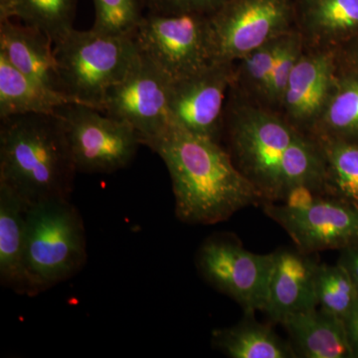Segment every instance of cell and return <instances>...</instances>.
I'll list each match as a JSON object with an SVG mask.
<instances>
[{
    "instance_id": "9",
    "label": "cell",
    "mask_w": 358,
    "mask_h": 358,
    "mask_svg": "<svg viewBox=\"0 0 358 358\" xmlns=\"http://www.w3.org/2000/svg\"><path fill=\"white\" fill-rule=\"evenodd\" d=\"M272 263V253H252L228 234L207 238L196 256L205 281L237 301L245 313L263 312Z\"/></svg>"
},
{
    "instance_id": "28",
    "label": "cell",
    "mask_w": 358,
    "mask_h": 358,
    "mask_svg": "<svg viewBox=\"0 0 358 358\" xmlns=\"http://www.w3.org/2000/svg\"><path fill=\"white\" fill-rule=\"evenodd\" d=\"M229 0H143L148 13L162 15L199 14L209 16Z\"/></svg>"
},
{
    "instance_id": "21",
    "label": "cell",
    "mask_w": 358,
    "mask_h": 358,
    "mask_svg": "<svg viewBox=\"0 0 358 358\" xmlns=\"http://www.w3.org/2000/svg\"><path fill=\"white\" fill-rule=\"evenodd\" d=\"M313 136L358 143V69L341 71Z\"/></svg>"
},
{
    "instance_id": "25",
    "label": "cell",
    "mask_w": 358,
    "mask_h": 358,
    "mask_svg": "<svg viewBox=\"0 0 358 358\" xmlns=\"http://www.w3.org/2000/svg\"><path fill=\"white\" fill-rule=\"evenodd\" d=\"M281 38L282 36L268 42L237 61V65L235 63V80L232 87L238 93L263 103Z\"/></svg>"
},
{
    "instance_id": "1",
    "label": "cell",
    "mask_w": 358,
    "mask_h": 358,
    "mask_svg": "<svg viewBox=\"0 0 358 358\" xmlns=\"http://www.w3.org/2000/svg\"><path fill=\"white\" fill-rule=\"evenodd\" d=\"M223 136L237 169L264 202L282 201L298 185L324 194V159L317 138L233 87L224 113Z\"/></svg>"
},
{
    "instance_id": "27",
    "label": "cell",
    "mask_w": 358,
    "mask_h": 358,
    "mask_svg": "<svg viewBox=\"0 0 358 358\" xmlns=\"http://www.w3.org/2000/svg\"><path fill=\"white\" fill-rule=\"evenodd\" d=\"M303 39L296 28L282 36L268 78L263 105L273 110L279 109L292 71L303 53Z\"/></svg>"
},
{
    "instance_id": "31",
    "label": "cell",
    "mask_w": 358,
    "mask_h": 358,
    "mask_svg": "<svg viewBox=\"0 0 358 358\" xmlns=\"http://www.w3.org/2000/svg\"><path fill=\"white\" fill-rule=\"evenodd\" d=\"M345 57L352 63L353 67L358 69V39L355 40V44L350 51H348V54H346Z\"/></svg>"
},
{
    "instance_id": "14",
    "label": "cell",
    "mask_w": 358,
    "mask_h": 358,
    "mask_svg": "<svg viewBox=\"0 0 358 358\" xmlns=\"http://www.w3.org/2000/svg\"><path fill=\"white\" fill-rule=\"evenodd\" d=\"M272 255L263 310L268 319L281 324L289 315L319 307L315 287L320 263L315 254L294 247L277 250Z\"/></svg>"
},
{
    "instance_id": "11",
    "label": "cell",
    "mask_w": 358,
    "mask_h": 358,
    "mask_svg": "<svg viewBox=\"0 0 358 358\" xmlns=\"http://www.w3.org/2000/svg\"><path fill=\"white\" fill-rule=\"evenodd\" d=\"M234 80L235 63H213L197 74L171 83V124L220 143L226 103Z\"/></svg>"
},
{
    "instance_id": "12",
    "label": "cell",
    "mask_w": 358,
    "mask_h": 358,
    "mask_svg": "<svg viewBox=\"0 0 358 358\" xmlns=\"http://www.w3.org/2000/svg\"><path fill=\"white\" fill-rule=\"evenodd\" d=\"M266 215L288 233L296 248L315 254L343 250L358 244V210L333 197L322 195L312 205L293 209L264 202Z\"/></svg>"
},
{
    "instance_id": "8",
    "label": "cell",
    "mask_w": 358,
    "mask_h": 358,
    "mask_svg": "<svg viewBox=\"0 0 358 358\" xmlns=\"http://www.w3.org/2000/svg\"><path fill=\"white\" fill-rule=\"evenodd\" d=\"M208 31V16L148 13L134 39L141 53L173 83L215 63Z\"/></svg>"
},
{
    "instance_id": "20",
    "label": "cell",
    "mask_w": 358,
    "mask_h": 358,
    "mask_svg": "<svg viewBox=\"0 0 358 358\" xmlns=\"http://www.w3.org/2000/svg\"><path fill=\"white\" fill-rule=\"evenodd\" d=\"M212 345L232 358H296L293 348L282 341L270 324L257 322L254 313L235 326L215 329Z\"/></svg>"
},
{
    "instance_id": "4",
    "label": "cell",
    "mask_w": 358,
    "mask_h": 358,
    "mask_svg": "<svg viewBox=\"0 0 358 358\" xmlns=\"http://www.w3.org/2000/svg\"><path fill=\"white\" fill-rule=\"evenodd\" d=\"M87 258L83 217L71 199L49 200L28 208L24 254L28 296L75 277Z\"/></svg>"
},
{
    "instance_id": "17",
    "label": "cell",
    "mask_w": 358,
    "mask_h": 358,
    "mask_svg": "<svg viewBox=\"0 0 358 358\" xmlns=\"http://www.w3.org/2000/svg\"><path fill=\"white\" fill-rule=\"evenodd\" d=\"M281 324L289 334L296 357H355L345 320L322 308L294 313Z\"/></svg>"
},
{
    "instance_id": "19",
    "label": "cell",
    "mask_w": 358,
    "mask_h": 358,
    "mask_svg": "<svg viewBox=\"0 0 358 358\" xmlns=\"http://www.w3.org/2000/svg\"><path fill=\"white\" fill-rule=\"evenodd\" d=\"M72 103L76 102L26 76L0 54V119L17 115L54 114L59 108Z\"/></svg>"
},
{
    "instance_id": "24",
    "label": "cell",
    "mask_w": 358,
    "mask_h": 358,
    "mask_svg": "<svg viewBox=\"0 0 358 358\" xmlns=\"http://www.w3.org/2000/svg\"><path fill=\"white\" fill-rule=\"evenodd\" d=\"M315 289L317 306L343 320L358 301L357 286L346 268L339 263L320 264Z\"/></svg>"
},
{
    "instance_id": "3",
    "label": "cell",
    "mask_w": 358,
    "mask_h": 358,
    "mask_svg": "<svg viewBox=\"0 0 358 358\" xmlns=\"http://www.w3.org/2000/svg\"><path fill=\"white\" fill-rule=\"evenodd\" d=\"M0 121V183L28 207L70 200L78 171L60 115H17Z\"/></svg>"
},
{
    "instance_id": "13",
    "label": "cell",
    "mask_w": 358,
    "mask_h": 358,
    "mask_svg": "<svg viewBox=\"0 0 358 358\" xmlns=\"http://www.w3.org/2000/svg\"><path fill=\"white\" fill-rule=\"evenodd\" d=\"M339 66V51L303 47L277 112L312 134L333 91Z\"/></svg>"
},
{
    "instance_id": "22",
    "label": "cell",
    "mask_w": 358,
    "mask_h": 358,
    "mask_svg": "<svg viewBox=\"0 0 358 358\" xmlns=\"http://www.w3.org/2000/svg\"><path fill=\"white\" fill-rule=\"evenodd\" d=\"M77 0H0V21L20 18L55 43L74 28Z\"/></svg>"
},
{
    "instance_id": "30",
    "label": "cell",
    "mask_w": 358,
    "mask_h": 358,
    "mask_svg": "<svg viewBox=\"0 0 358 358\" xmlns=\"http://www.w3.org/2000/svg\"><path fill=\"white\" fill-rule=\"evenodd\" d=\"M346 333L355 357H358V301L345 320Z\"/></svg>"
},
{
    "instance_id": "26",
    "label": "cell",
    "mask_w": 358,
    "mask_h": 358,
    "mask_svg": "<svg viewBox=\"0 0 358 358\" xmlns=\"http://www.w3.org/2000/svg\"><path fill=\"white\" fill-rule=\"evenodd\" d=\"M95 22L92 29L114 36L134 37L143 20V0H94Z\"/></svg>"
},
{
    "instance_id": "23",
    "label": "cell",
    "mask_w": 358,
    "mask_h": 358,
    "mask_svg": "<svg viewBox=\"0 0 358 358\" xmlns=\"http://www.w3.org/2000/svg\"><path fill=\"white\" fill-rule=\"evenodd\" d=\"M317 138L324 159L322 193L358 210V143Z\"/></svg>"
},
{
    "instance_id": "7",
    "label": "cell",
    "mask_w": 358,
    "mask_h": 358,
    "mask_svg": "<svg viewBox=\"0 0 358 358\" xmlns=\"http://www.w3.org/2000/svg\"><path fill=\"white\" fill-rule=\"evenodd\" d=\"M293 29V0H229L208 16L215 63H236Z\"/></svg>"
},
{
    "instance_id": "18",
    "label": "cell",
    "mask_w": 358,
    "mask_h": 358,
    "mask_svg": "<svg viewBox=\"0 0 358 358\" xmlns=\"http://www.w3.org/2000/svg\"><path fill=\"white\" fill-rule=\"evenodd\" d=\"M29 207L0 183V282L27 296L24 268L26 215Z\"/></svg>"
},
{
    "instance_id": "10",
    "label": "cell",
    "mask_w": 358,
    "mask_h": 358,
    "mask_svg": "<svg viewBox=\"0 0 358 358\" xmlns=\"http://www.w3.org/2000/svg\"><path fill=\"white\" fill-rule=\"evenodd\" d=\"M171 84L162 70L141 53L127 77L107 92L101 112L133 126L145 145L171 124Z\"/></svg>"
},
{
    "instance_id": "15",
    "label": "cell",
    "mask_w": 358,
    "mask_h": 358,
    "mask_svg": "<svg viewBox=\"0 0 358 358\" xmlns=\"http://www.w3.org/2000/svg\"><path fill=\"white\" fill-rule=\"evenodd\" d=\"M294 28L306 48L341 51L358 39V0H293Z\"/></svg>"
},
{
    "instance_id": "6",
    "label": "cell",
    "mask_w": 358,
    "mask_h": 358,
    "mask_svg": "<svg viewBox=\"0 0 358 358\" xmlns=\"http://www.w3.org/2000/svg\"><path fill=\"white\" fill-rule=\"evenodd\" d=\"M78 173H113L126 169L143 145L133 126L95 108L72 103L59 108Z\"/></svg>"
},
{
    "instance_id": "29",
    "label": "cell",
    "mask_w": 358,
    "mask_h": 358,
    "mask_svg": "<svg viewBox=\"0 0 358 358\" xmlns=\"http://www.w3.org/2000/svg\"><path fill=\"white\" fill-rule=\"evenodd\" d=\"M341 251H343V254H341L338 263L346 268L358 289V244L341 250Z\"/></svg>"
},
{
    "instance_id": "2",
    "label": "cell",
    "mask_w": 358,
    "mask_h": 358,
    "mask_svg": "<svg viewBox=\"0 0 358 358\" xmlns=\"http://www.w3.org/2000/svg\"><path fill=\"white\" fill-rule=\"evenodd\" d=\"M145 147L159 155L167 167L176 217L182 222L213 225L264 202L218 141L171 124Z\"/></svg>"
},
{
    "instance_id": "5",
    "label": "cell",
    "mask_w": 358,
    "mask_h": 358,
    "mask_svg": "<svg viewBox=\"0 0 358 358\" xmlns=\"http://www.w3.org/2000/svg\"><path fill=\"white\" fill-rule=\"evenodd\" d=\"M63 93L78 103L102 110L106 94L122 81L140 58L131 36L73 28L54 43Z\"/></svg>"
},
{
    "instance_id": "16",
    "label": "cell",
    "mask_w": 358,
    "mask_h": 358,
    "mask_svg": "<svg viewBox=\"0 0 358 358\" xmlns=\"http://www.w3.org/2000/svg\"><path fill=\"white\" fill-rule=\"evenodd\" d=\"M0 54L26 76L63 93L53 41L41 30L13 20L0 21Z\"/></svg>"
}]
</instances>
